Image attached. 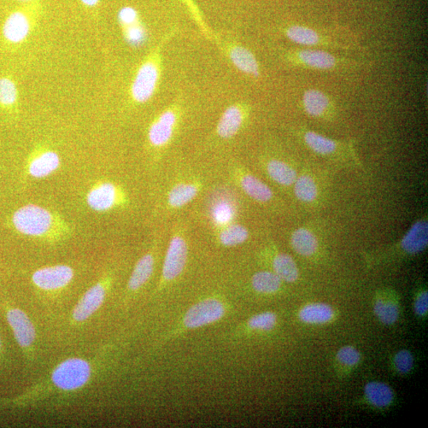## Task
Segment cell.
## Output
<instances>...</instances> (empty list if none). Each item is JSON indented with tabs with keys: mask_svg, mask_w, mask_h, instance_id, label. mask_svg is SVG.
Instances as JSON below:
<instances>
[{
	"mask_svg": "<svg viewBox=\"0 0 428 428\" xmlns=\"http://www.w3.org/2000/svg\"><path fill=\"white\" fill-rule=\"evenodd\" d=\"M13 223L15 230L23 235L54 242L66 237L71 232L61 216L37 205H27L17 209Z\"/></svg>",
	"mask_w": 428,
	"mask_h": 428,
	"instance_id": "6da1fadb",
	"label": "cell"
},
{
	"mask_svg": "<svg viewBox=\"0 0 428 428\" xmlns=\"http://www.w3.org/2000/svg\"><path fill=\"white\" fill-rule=\"evenodd\" d=\"M172 35L167 34L140 64L131 87V96L135 103L145 104L154 97L161 79L163 47Z\"/></svg>",
	"mask_w": 428,
	"mask_h": 428,
	"instance_id": "7a4b0ae2",
	"label": "cell"
},
{
	"mask_svg": "<svg viewBox=\"0 0 428 428\" xmlns=\"http://www.w3.org/2000/svg\"><path fill=\"white\" fill-rule=\"evenodd\" d=\"M40 10V6L36 0L11 11L2 27L4 43L14 47L24 43L34 30Z\"/></svg>",
	"mask_w": 428,
	"mask_h": 428,
	"instance_id": "3957f363",
	"label": "cell"
},
{
	"mask_svg": "<svg viewBox=\"0 0 428 428\" xmlns=\"http://www.w3.org/2000/svg\"><path fill=\"white\" fill-rule=\"evenodd\" d=\"M92 374L93 368L89 361L83 357H68L54 368L50 381L58 390L75 392L89 383Z\"/></svg>",
	"mask_w": 428,
	"mask_h": 428,
	"instance_id": "277c9868",
	"label": "cell"
},
{
	"mask_svg": "<svg viewBox=\"0 0 428 428\" xmlns=\"http://www.w3.org/2000/svg\"><path fill=\"white\" fill-rule=\"evenodd\" d=\"M189 256V244L183 228H175L164 256L160 287L174 283L183 274Z\"/></svg>",
	"mask_w": 428,
	"mask_h": 428,
	"instance_id": "5b68a950",
	"label": "cell"
},
{
	"mask_svg": "<svg viewBox=\"0 0 428 428\" xmlns=\"http://www.w3.org/2000/svg\"><path fill=\"white\" fill-rule=\"evenodd\" d=\"M284 57L286 61L292 66L318 71H333L357 64L355 61L318 49L291 50L287 51Z\"/></svg>",
	"mask_w": 428,
	"mask_h": 428,
	"instance_id": "8992f818",
	"label": "cell"
},
{
	"mask_svg": "<svg viewBox=\"0 0 428 428\" xmlns=\"http://www.w3.org/2000/svg\"><path fill=\"white\" fill-rule=\"evenodd\" d=\"M226 313V304L220 299H203L187 310L180 327L184 330H198L221 320L224 318Z\"/></svg>",
	"mask_w": 428,
	"mask_h": 428,
	"instance_id": "52a82bcc",
	"label": "cell"
},
{
	"mask_svg": "<svg viewBox=\"0 0 428 428\" xmlns=\"http://www.w3.org/2000/svg\"><path fill=\"white\" fill-rule=\"evenodd\" d=\"M87 203L96 212H108L124 207L128 197L124 189L113 182H101L94 185L87 195Z\"/></svg>",
	"mask_w": 428,
	"mask_h": 428,
	"instance_id": "ba28073f",
	"label": "cell"
},
{
	"mask_svg": "<svg viewBox=\"0 0 428 428\" xmlns=\"http://www.w3.org/2000/svg\"><path fill=\"white\" fill-rule=\"evenodd\" d=\"M179 109L172 105L164 110L151 123L148 140L152 148L163 149L172 142L179 121Z\"/></svg>",
	"mask_w": 428,
	"mask_h": 428,
	"instance_id": "9c48e42d",
	"label": "cell"
},
{
	"mask_svg": "<svg viewBox=\"0 0 428 428\" xmlns=\"http://www.w3.org/2000/svg\"><path fill=\"white\" fill-rule=\"evenodd\" d=\"M110 285V277L103 278L84 293L73 309L71 318L74 324L84 323L102 307Z\"/></svg>",
	"mask_w": 428,
	"mask_h": 428,
	"instance_id": "30bf717a",
	"label": "cell"
},
{
	"mask_svg": "<svg viewBox=\"0 0 428 428\" xmlns=\"http://www.w3.org/2000/svg\"><path fill=\"white\" fill-rule=\"evenodd\" d=\"M74 277L75 271L72 267L57 265L36 270L32 275V281L39 290L54 293L66 289Z\"/></svg>",
	"mask_w": 428,
	"mask_h": 428,
	"instance_id": "8fae6325",
	"label": "cell"
},
{
	"mask_svg": "<svg viewBox=\"0 0 428 428\" xmlns=\"http://www.w3.org/2000/svg\"><path fill=\"white\" fill-rule=\"evenodd\" d=\"M230 175L233 183L252 200L260 203H267L272 200L274 193L271 187L244 168L234 167L231 168Z\"/></svg>",
	"mask_w": 428,
	"mask_h": 428,
	"instance_id": "7c38bea8",
	"label": "cell"
},
{
	"mask_svg": "<svg viewBox=\"0 0 428 428\" xmlns=\"http://www.w3.org/2000/svg\"><path fill=\"white\" fill-rule=\"evenodd\" d=\"M7 319L20 347L27 351L36 349L37 330L24 311L16 308L10 309L7 313Z\"/></svg>",
	"mask_w": 428,
	"mask_h": 428,
	"instance_id": "4fadbf2b",
	"label": "cell"
},
{
	"mask_svg": "<svg viewBox=\"0 0 428 428\" xmlns=\"http://www.w3.org/2000/svg\"><path fill=\"white\" fill-rule=\"evenodd\" d=\"M204 185L201 180L185 179L170 187L166 195L167 208L177 211L189 206L202 193Z\"/></svg>",
	"mask_w": 428,
	"mask_h": 428,
	"instance_id": "5bb4252c",
	"label": "cell"
},
{
	"mask_svg": "<svg viewBox=\"0 0 428 428\" xmlns=\"http://www.w3.org/2000/svg\"><path fill=\"white\" fill-rule=\"evenodd\" d=\"M247 118L248 110L244 105H230L221 116L216 127V134L222 140L235 138L242 131Z\"/></svg>",
	"mask_w": 428,
	"mask_h": 428,
	"instance_id": "9a60e30c",
	"label": "cell"
},
{
	"mask_svg": "<svg viewBox=\"0 0 428 428\" xmlns=\"http://www.w3.org/2000/svg\"><path fill=\"white\" fill-rule=\"evenodd\" d=\"M239 214L237 204L230 195L214 198L209 210V219L216 230L236 222Z\"/></svg>",
	"mask_w": 428,
	"mask_h": 428,
	"instance_id": "2e32d148",
	"label": "cell"
},
{
	"mask_svg": "<svg viewBox=\"0 0 428 428\" xmlns=\"http://www.w3.org/2000/svg\"><path fill=\"white\" fill-rule=\"evenodd\" d=\"M156 260L157 254L155 250L149 251L140 258L128 281L126 287L128 294H136L148 283L154 273Z\"/></svg>",
	"mask_w": 428,
	"mask_h": 428,
	"instance_id": "e0dca14e",
	"label": "cell"
},
{
	"mask_svg": "<svg viewBox=\"0 0 428 428\" xmlns=\"http://www.w3.org/2000/svg\"><path fill=\"white\" fill-rule=\"evenodd\" d=\"M287 38L298 45L304 46L344 47L333 40L328 35L322 34L314 29L294 25L286 29Z\"/></svg>",
	"mask_w": 428,
	"mask_h": 428,
	"instance_id": "ac0fdd59",
	"label": "cell"
},
{
	"mask_svg": "<svg viewBox=\"0 0 428 428\" xmlns=\"http://www.w3.org/2000/svg\"><path fill=\"white\" fill-rule=\"evenodd\" d=\"M60 165V156L55 151L43 149L31 158L28 172L33 178L43 179L55 172Z\"/></svg>",
	"mask_w": 428,
	"mask_h": 428,
	"instance_id": "d6986e66",
	"label": "cell"
},
{
	"mask_svg": "<svg viewBox=\"0 0 428 428\" xmlns=\"http://www.w3.org/2000/svg\"><path fill=\"white\" fill-rule=\"evenodd\" d=\"M227 55L239 71L252 78H259L260 74L259 63L249 49L242 45L233 44L228 47Z\"/></svg>",
	"mask_w": 428,
	"mask_h": 428,
	"instance_id": "ffe728a7",
	"label": "cell"
},
{
	"mask_svg": "<svg viewBox=\"0 0 428 428\" xmlns=\"http://www.w3.org/2000/svg\"><path fill=\"white\" fill-rule=\"evenodd\" d=\"M302 105L304 111L313 118H325L333 110L332 99L323 91L309 89L304 92Z\"/></svg>",
	"mask_w": 428,
	"mask_h": 428,
	"instance_id": "44dd1931",
	"label": "cell"
},
{
	"mask_svg": "<svg viewBox=\"0 0 428 428\" xmlns=\"http://www.w3.org/2000/svg\"><path fill=\"white\" fill-rule=\"evenodd\" d=\"M428 242V226L426 220L416 221L401 240V248L408 254L423 251Z\"/></svg>",
	"mask_w": 428,
	"mask_h": 428,
	"instance_id": "7402d4cb",
	"label": "cell"
},
{
	"mask_svg": "<svg viewBox=\"0 0 428 428\" xmlns=\"http://www.w3.org/2000/svg\"><path fill=\"white\" fill-rule=\"evenodd\" d=\"M216 232V242L225 248L237 247L247 242L250 237L249 228L237 221Z\"/></svg>",
	"mask_w": 428,
	"mask_h": 428,
	"instance_id": "603a6c76",
	"label": "cell"
},
{
	"mask_svg": "<svg viewBox=\"0 0 428 428\" xmlns=\"http://www.w3.org/2000/svg\"><path fill=\"white\" fill-rule=\"evenodd\" d=\"M335 316L330 304L325 303H311L303 307L298 313V318L308 325H323L328 323Z\"/></svg>",
	"mask_w": 428,
	"mask_h": 428,
	"instance_id": "cb8c5ba5",
	"label": "cell"
},
{
	"mask_svg": "<svg viewBox=\"0 0 428 428\" xmlns=\"http://www.w3.org/2000/svg\"><path fill=\"white\" fill-rule=\"evenodd\" d=\"M266 172L274 183L283 186L294 185L297 178L294 168L285 161L278 159H271L267 162Z\"/></svg>",
	"mask_w": 428,
	"mask_h": 428,
	"instance_id": "d4e9b609",
	"label": "cell"
},
{
	"mask_svg": "<svg viewBox=\"0 0 428 428\" xmlns=\"http://www.w3.org/2000/svg\"><path fill=\"white\" fill-rule=\"evenodd\" d=\"M290 243L293 249L302 256H312L318 249V238L306 228H299L293 233Z\"/></svg>",
	"mask_w": 428,
	"mask_h": 428,
	"instance_id": "484cf974",
	"label": "cell"
},
{
	"mask_svg": "<svg viewBox=\"0 0 428 428\" xmlns=\"http://www.w3.org/2000/svg\"><path fill=\"white\" fill-rule=\"evenodd\" d=\"M272 265L273 272L286 283H295L299 277V270L296 262L288 254L279 252L273 257Z\"/></svg>",
	"mask_w": 428,
	"mask_h": 428,
	"instance_id": "4316f807",
	"label": "cell"
},
{
	"mask_svg": "<svg viewBox=\"0 0 428 428\" xmlns=\"http://www.w3.org/2000/svg\"><path fill=\"white\" fill-rule=\"evenodd\" d=\"M252 289L263 295H272L280 289L283 281L278 275L271 271L258 272L251 277Z\"/></svg>",
	"mask_w": 428,
	"mask_h": 428,
	"instance_id": "83f0119b",
	"label": "cell"
},
{
	"mask_svg": "<svg viewBox=\"0 0 428 428\" xmlns=\"http://www.w3.org/2000/svg\"><path fill=\"white\" fill-rule=\"evenodd\" d=\"M365 395L369 403L378 408H386L394 401V392L388 385L371 382L365 386Z\"/></svg>",
	"mask_w": 428,
	"mask_h": 428,
	"instance_id": "f1b7e54d",
	"label": "cell"
},
{
	"mask_svg": "<svg viewBox=\"0 0 428 428\" xmlns=\"http://www.w3.org/2000/svg\"><path fill=\"white\" fill-rule=\"evenodd\" d=\"M303 140L311 150L321 156H330L339 149L337 140L313 131L304 132Z\"/></svg>",
	"mask_w": 428,
	"mask_h": 428,
	"instance_id": "f546056e",
	"label": "cell"
},
{
	"mask_svg": "<svg viewBox=\"0 0 428 428\" xmlns=\"http://www.w3.org/2000/svg\"><path fill=\"white\" fill-rule=\"evenodd\" d=\"M20 94L15 80L10 75L0 78V108L4 110H16Z\"/></svg>",
	"mask_w": 428,
	"mask_h": 428,
	"instance_id": "4dcf8cb0",
	"label": "cell"
},
{
	"mask_svg": "<svg viewBox=\"0 0 428 428\" xmlns=\"http://www.w3.org/2000/svg\"><path fill=\"white\" fill-rule=\"evenodd\" d=\"M374 314L384 325H394L398 320L399 307L394 301L378 298L374 303Z\"/></svg>",
	"mask_w": 428,
	"mask_h": 428,
	"instance_id": "1f68e13d",
	"label": "cell"
},
{
	"mask_svg": "<svg viewBox=\"0 0 428 428\" xmlns=\"http://www.w3.org/2000/svg\"><path fill=\"white\" fill-rule=\"evenodd\" d=\"M295 193L298 200L312 202L318 197V186L315 180L308 175H302L297 178L295 183Z\"/></svg>",
	"mask_w": 428,
	"mask_h": 428,
	"instance_id": "d6a6232c",
	"label": "cell"
},
{
	"mask_svg": "<svg viewBox=\"0 0 428 428\" xmlns=\"http://www.w3.org/2000/svg\"><path fill=\"white\" fill-rule=\"evenodd\" d=\"M277 322V315L271 311H266L251 316L248 321V327L254 331L270 332L276 326Z\"/></svg>",
	"mask_w": 428,
	"mask_h": 428,
	"instance_id": "836d02e7",
	"label": "cell"
},
{
	"mask_svg": "<svg viewBox=\"0 0 428 428\" xmlns=\"http://www.w3.org/2000/svg\"><path fill=\"white\" fill-rule=\"evenodd\" d=\"M122 30L126 42L133 47L138 48L147 42V31L140 22L130 27H123Z\"/></svg>",
	"mask_w": 428,
	"mask_h": 428,
	"instance_id": "e575fe53",
	"label": "cell"
},
{
	"mask_svg": "<svg viewBox=\"0 0 428 428\" xmlns=\"http://www.w3.org/2000/svg\"><path fill=\"white\" fill-rule=\"evenodd\" d=\"M337 360L341 364L347 367H354L360 362L361 355L353 346H344L337 353Z\"/></svg>",
	"mask_w": 428,
	"mask_h": 428,
	"instance_id": "d590c367",
	"label": "cell"
},
{
	"mask_svg": "<svg viewBox=\"0 0 428 428\" xmlns=\"http://www.w3.org/2000/svg\"><path fill=\"white\" fill-rule=\"evenodd\" d=\"M394 364L399 373L408 374L413 368V355L408 350L398 351L394 357Z\"/></svg>",
	"mask_w": 428,
	"mask_h": 428,
	"instance_id": "8d00e7d4",
	"label": "cell"
},
{
	"mask_svg": "<svg viewBox=\"0 0 428 428\" xmlns=\"http://www.w3.org/2000/svg\"><path fill=\"white\" fill-rule=\"evenodd\" d=\"M118 20L122 28L140 22L137 10L131 7L122 8L119 11Z\"/></svg>",
	"mask_w": 428,
	"mask_h": 428,
	"instance_id": "74e56055",
	"label": "cell"
},
{
	"mask_svg": "<svg viewBox=\"0 0 428 428\" xmlns=\"http://www.w3.org/2000/svg\"><path fill=\"white\" fill-rule=\"evenodd\" d=\"M414 310L416 315L425 316L428 310V295L427 291L421 292L415 298L414 303Z\"/></svg>",
	"mask_w": 428,
	"mask_h": 428,
	"instance_id": "f35d334b",
	"label": "cell"
},
{
	"mask_svg": "<svg viewBox=\"0 0 428 428\" xmlns=\"http://www.w3.org/2000/svg\"><path fill=\"white\" fill-rule=\"evenodd\" d=\"M79 1L84 8L94 9L98 7L101 0H79Z\"/></svg>",
	"mask_w": 428,
	"mask_h": 428,
	"instance_id": "ab89813d",
	"label": "cell"
},
{
	"mask_svg": "<svg viewBox=\"0 0 428 428\" xmlns=\"http://www.w3.org/2000/svg\"><path fill=\"white\" fill-rule=\"evenodd\" d=\"M17 1H20L23 3H31L33 1H36V0H17Z\"/></svg>",
	"mask_w": 428,
	"mask_h": 428,
	"instance_id": "60d3db41",
	"label": "cell"
},
{
	"mask_svg": "<svg viewBox=\"0 0 428 428\" xmlns=\"http://www.w3.org/2000/svg\"><path fill=\"white\" fill-rule=\"evenodd\" d=\"M0 347H1V341H0Z\"/></svg>",
	"mask_w": 428,
	"mask_h": 428,
	"instance_id": "b9f144b4",
	"label": "cell"
}]
</instances>
